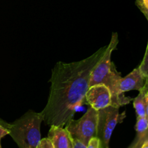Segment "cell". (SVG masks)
Returning <instances> with one entry per match:
<instances>
[{"mask_svg":"<svg viewBox=\"0 0 148 148\" xmlns=\"http://www.w3.org/2000/svg\"><path fill=\"white\" fill-rule=\"evenodd\" d=\"M135 4L148 21V0H136Z\"/></svg>","mask_w":148,"mask_h":148,"instance_id":"cell-12","label":"cell"},{"mask_svg":"<svg viewBox=\"0 0 148 148\" xmlns=\"http://www.w3.org/2000/svg\"><path fill=\"white\" fill-rule=\"evenodd\" d=\"M87 148H102L100 140L97 137H92L88 143Z\"/></svg>","mask_w":148,"mask_h":148,"instance_id":"cell-16","label":"cell"},{"mask_svg":"<svg viewBox=\"0 0 148 148\" xmlns=\"http://www.w3.org/2000/svg\"><path fill=\"white\" fill-rule=\"evenodd\" d=\"M42 113L28 111L18 119L9 124V135L19 148H36L40 140Z\"/></svg>","mask_w":148,"mask_h":148,"instance_id":"cell-3","label":"cell"},{"mask_svg":"<svg viewBox=\"0 0 148 148\" xmlns=\"http://www.w3.org/2000/svg\"><path fill=\"white\" fill-rule=\"evenodd\" d=\"M106 48L107 46L101 48L79 62H59L55 64L49 80V99L41 111L47 125L63 127L72 119L77 108L85 99L91 72L103 57Z\"/></svg>","mask_w":148,"mask_h":148,"instance_id":"cell-1","label":"cell"},{"mask_svg":"<svg viewBox=\"0 0 148 148\" xmlns=\"http://www.w3.org/2000/svg\"><path fill=\"white\" fill-rule=\"evenodd\" d=\"M98 111L90 107L79 119H72L66 124V130L74 140H77L88 145L92 137H96Z\"/></svg>","mask_w":148,"mask_h":148,"instance_id":"cell-4","label":"cell"},{"mask_svg":"<svg viewBox=\"0 0 148 148\" xmlns=\"http://www.w3.org/2000/svg\"><path fill=\"white\" fill-rule=\"evenodd\" d=\"M148 138V133L142 137H136L135 140L129 148H142L145 142Z\"/></svg>","mask_w":148,"mask_h":148,"instance_id":"cell-13","label":"cell"},{"mask_svg":"<svg viewBox=\"0 0 148 148\" xmlns=\"http://www.w3.org/2000/svg\"><path fill=\"white\" fill-rule=\"evenodd\" d=\"M137 137H142L148 133V117H137L135 125Z\"/></svg>","mask_w":148,"mask_h":148,"instance_id":"cell-10","label":"cell"},{"mask_svg":"<svg viewBox=\"0 0 148 148\" xmlns=\"http://www.w3.org/2000/svg\"><path fill=\"white\" fill-rule=\"evenodd\" d=\"M88 103L96 111L112 106V95L109 88L103 84L89 87L85 95Z\"/></svg>","mask_w":148,"mask_h":148,"instance_id":"cell-6","label":"cell"},{"mask_svg":"<svg viewBox=\"0 0 148 148\" xmlns=\"http://www.w3.org/2000/svg\"><path fill=\"white\" fill-rule=\"evenodd\" d=\"M133 106L137 114V117L147 116L145 92L143 90H140L138 95L133 100Z\"/></svg>","mask_w":148,"mask_h":148,"instance_id":"cell-9","label":"cell"},{"mask_svg":"<svg viewBox=\"0 0 148 148\" xmlns=\"http://www.w3.org/2000/svg\"><path fill=\"white\" fill-rule=\"evenodd\" d=\"M146 77L143 75L140 68H135L132 72L124 77H121L118 82L117 92L119 95L131 90H140L143 89L145 84Z\"/></svg>","mask_w":148,"mask_h":148,"instance_id":"cell-7","label":"cell"},{"mask_svg":"<svg viewBox=\"0 0 148 148\" xmlns=\"http://www.w3.org/2000/svg\"><path fill=\"white\" fill-rule=\"evenodd\" d=\"M145 92V99H146V111H147V116L148 117V90H144Z\"/></svg>","mask_w":148,"mask_h":148,"instance_id":"cell-18","label":"cell"},{"mask_svg":"<svg viewBox=\"0 0 148 148\" xmlns=\"http://www.w3.org/2000/svg\"><path fill=\"white\" fill-rule=\"evenodd\" d=\"M36 148H54L51 141L48 137L41 139Z\"/></svg>","mask_w":148,"mask_h":148,"instance_id":"cell-15","label":"cell"},{"mask_svg":"<svg viewBox=\"0 0 148 148\" xmlns=\"http://www.w3.org/2000/svg\"><path fill=\"white\" fill-rule=\"evenodd\" d=\"M125 117V112L120 114L118 107L109 106L98 110L96 137L100 140L102 148H108L116 126L122 122Z\"/></svg>","mask_w":148,"mask_h":148,"instance_id":"cell-5","label":"cell"},{"mask_svg":"<svg viewBox=\"0 0 148 148\" xmlns=\"http://www.w3.org/2000/svg\"><path fill=\"white\" fill-rule=\"evenodd\" d=\"M118 43V35L116 33H113L111 41L107 46L105 53L91 72L90 87L97 84L106 85L112 95V106L120 108L122 106L130 103V101H132V98L126 97L124 95H119L117 92L118 82L121 77L111 62V55Z\"/></svg>","mask_w":148,"mask_h":148,"instance_id":"cell-2","label":"cell"},{"mask_svg":"<svg viewBox=\"0 0 148 148\" xmlns=\"http://www.w3.org/2000/svg\"><path fill=\"white\" fill-rule=\"evenodd\" d=\"M48 138L54 148H75V141L70 133L63 127L50 126Z\"/></svg>","mask_w":148,"mask_h":148,"instance_id":"cell-8","label":"cell"},{"mask_svg":"<svg viewBox=\"0 0 148 148\" xmlns=\"http://www.w3.org/2000/svg\"><path fill=\"white\" fill-rule=\"evenodd\" d=\"M74 141H75V148H87V146L79 140H74Z\"/></svg>","mask_w":148,"mask_h":148,"instance_id":"cell-17","label":"cell"},{"mask_svg":"<svg viewBox=\"0 0 148 148\" xmlns=\"http://www.w3.org/2000/svg\"><path fill=\"white\" fill-rule=\"evenodd\" d=\"M138 67L140 68V71H141V72L143 73V75H144L146 78L148 77V43L144 58H143L141 64H140V65Z\"/></svg>","mask_w":148,"mask_h":148,"instance_id":"cell-11","label":"cell"},{"mask_svg":"<svg viewBox=\"0 0 148 148\" xmlns=\"http://www.w3.org/2000/svg\"><path fill=\"white\" fill-rule=\"evenodd\" d=\"M9 123L6 122L4 120L0 119V148H1V140L4 136L9 134V129H8Z\"/></svg>","mask_w":148,"mask_h":148,"instance_id":"cell-14","label":"cell"},{"mask_svg":"<svg viewBox=\"0 0 148 148\" xmlns=\"http://www.w3.org/2000/svg\"><path fill=\"white\" fill-rule=\"evenodd\" d=\"M144 90H148V77L146 78V81H145V86L143 88Z\"/></svg>","mask_w":148,"mask_h":148,"instance_id":"cell-19","label":"cell"}]
</instances>
